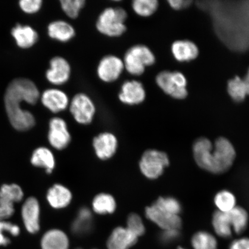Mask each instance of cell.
Returning a JSON list of instances; mask_svg holds the SVG:
<instances>
[{
  "label": "cell",
  "instance_id": "277c9868",
  "mask_svg": "<svg viewBox=\"0 0 249 249\" xmlns=\"http://www.w3.org/2000/svg\"><path fill=\"white\" fill-rule=\"evenodd\" d=\"M235 158V149L229 140L223 138L218 139L210 152V172H225L231 167Z\"/></svg>",
  "mask_w": 249,
  "mask_h": 249
},
{
  "label": "cell",
  "instance_id": "ffe728a7",
  "mask_svg": "<svg viewBox=\"0 0 249 249\" xmlns=\"http://www.w3.org/2000/svg\"><path fill=\"white\" fill-rule=\"evenodd\" d=\"M47 199L53 208L60 209L69 205L71 200V194L65 186L55 185L49 190Z\"/></svg>",
  "mask_w": 249,
  "mask_h": 249
},
{
  "label": "cell",
  "instance_id": "603a6c76",
  "mask_svg": "<svg viewBox=\"0 0 249 249\" xmlns=\"http://www.w3.org/2000/svg\"><path fill=\"white\" fill-rule=\"evenodd\" d=\"M23 192L17 184L3 185L0 188V205L14 207V202L22 200Z\"/></svg>",
  "mask_w": 249,
  "mask_h": 249
},
{
  "label": "cell",
  "instance_id": "d590c367",
  "mask_svg": "<svg viewBox=\"0 0 249 249\" xmlns=\"http://www.w3.org/2000/svg\"><path fill=\"white\" fill-rule=\"evenodd\" d=\"M126 228L138 237L145 232V227L141 217L135 213L130 214L127 218Z\"/></svg>",
  "mask_w": 249,
  "mask_h": 249
},
{
  "label": "cell",
  "instance_id": "d6a6232c",
  "mask_svg": "<svg viewBox=\"0 0 249 249\" xmlns=\"http://www.w3.org/2000/svg\"><path fill=\"white\" fill-rule=\"evenodd\" d=\"M20 227L5 220L0 221V246L7 247L10 244V239L7 237L6 233L12 236H17L20 234Z\"/></svg>",
  "mask_w": 249,
  "mask_h": 249
},
{
  "label": "cell",
  "instance_id": "ab89813d",
  "mask_svg": "<svg viewBox=\"0 0 249 249\" xmlns=\"http://www.w3.org/2000/svg\"><path fill=\"white\" fill-rule=\"evenodd\" d=\"M170 7L176 10L185 9L189 7L192 1L190 0H169L168 1Z\"/></svg>",
  "mask_w": 249,
  "mask_h": 249
},
{
  "label": "cell",
  "instance_id": "5bb4252c",
  "mask_svg": "<svg viewBox=\"0 0 249 249\" xmlns=\"http://www.w3.org/2000/svg\"><path fill=\"white\" fill-rule=\"evenodd\" d=\"M47 32L50 38L62 43L71 42L76 35L73 25L64 20L52 21L47 28Z\"/></svg>",
  "mask_w": 249,
  "mask_h": 249
},
{
  "label": "cell",
  "instance_id": "ee69618b",
  "mask_svg": "<svg viewBox=\"0 0 249 249\" xmlns=\"http://www.w3.org/2000/svg\"><path fill=\"white\" fill-rule=\"evenodd\" d=\"M243 80H244L246 89H247V95H249V68L247 75H246L244 79H243Z\"/></svg>",
  "mask_w": 249,
  "mask_h": 249
},
{
  "label": "cell",
  "instance_id": "8fae6325",
  "mask_svg": "<svg viewBox=\"0 0 249 249\" xmlns=\"http://www.w3.org/2000/svg\"><path fill=\"white\" fill-rule=\"evenodd\" d=\"M146 217L163 230H178L182 225L179 215L168 213L154 203L146 208Z\"/></svg>",
  "mask_w": 249,
  "mask_h": 249
},
{
  "label": "cell",
  "instance_id": "2e32d148",
  "mask_svg": "<svg viewBox=\"0 0 249 249\" xmlns=\"http://www.w3.org/2000/svg\"><path fill=\"white\" fill-rule=\"evenodd\" d=\"M138 237L127 228L117 227L108 239V249H129L138 241Z\"/></svg>",
  "mask_w": 249,
  "mask_h": 249
},
{
  "label": "cell",
  "instance_id": "3957f363",
  "mask_svg": "<svg viewBox=\"0 0 249 249\" xmlns=\"http://www.w3.org/2000/svg\"><path fill=\"white\" fill-rule=\"evenodd\" d=\"M123 60L124 71L131 76H140L144 73L146 68L155 64L156 58L148 46L137 44L127 50Z\"/></svg>",
  "mask_w": 249,
  "mask_h": 249
},
{
  "label": "cell",
  "instance_id": "4316f807",
  "mask_svg": "<svg viewBox=\"0 0 249 249\" xmlns=\"http://www.w3.org/2000/svg\"><path fill=\"white\" fill-rule=\"evenodd\" d=\"M92 206L96 213L104 214L113 213L116 208V203L111 195L102 194L93 199Z\"/></svg>",
  "mask_w": 249,
  "mask_h": 249
},
{
  "label": "cell",
  "instance_id": "ba28073f",
  "mask_svg": "<svg viewBox=\"0 0 249 249\" xmlns=\"http://www.w3.org/2000/svg\"><path fill=\"white\" fill-rule=\"evenodd\" d=\"M71 67L67 58L56 55L49 62V67L45 73L48 82L55 87L66 85L71 79Z\"/></svg>",
  "mask_w": 249,
  "mask_h": 249
},
{
  "label": "cell",
  "instance_id": "30bf717a",
  "mask_svg": "<svg viewBox=\"0 0 249 249\" xmlns=\"http://www.w3.org/2000/svg\"><path fill=\"white\" fill-rule=\"evenodd\" d=\"M40 98L43 107L53 113H60L69 108L71 99L66 92L60 89H47Z\"/></svg>",
  "mask_w": 249,
  "mask_h": 249
},
{
  "label": "cell",
  "instance_id": "d6986e66",
  "mask_svg": "<svg viewBox=\"0 0 249 249\" xmlns=\"http://www.w3.org/2000/svg\"><path fill=\"white\" fill-rule=\"evenodd\" d=\"M69 245V239L61 230H49L41 239L42 249H68Z\"/></svg>",
  "mask_w": 249,
  "mask_h": 249
},
{
  "label": "cell",
  "instance_id": "ac0fdd59",
  "mask_svg": "<svg viewBox=\"0 0 249 249\" xmlns=\"http://www.w3.org/2000/svg\"><path fill=\"white\" fill-rule=\"evenodd\" d=\"M174 57L180 62L189 61L197 58L198 49L194 43L189 40H178L171 47Z\"/></svg>",
  "mask_w": 249,
  "mask_h": 249
},
{
  "label": "cell",
  "instance_id": "484cf974",
  "mask_svg": "<svg viewBox=\"0 0 249 249\" xmlns=\"http://www.w3.org/2000/svg\"><path fill=\"white\" fill-rule=\"evenodd\" d=\"M227 213L233 231L237 233L245 231L248 226V214L244 208L235 207Z\"/></svg>",
  "mask_w": 249,
  "mask_h": 249
},
{
  "label": "cell",
  "instance_id": "cb8c5ba5",
  "mask_svg": "<svg viewBox=\"0 0 249 249\" xmlns=\"http://www.w3.org/2000/svg\"><path fill=\"white\" fill-rule=\"evenodd\" d=\"M92 228V216L91 212L86 208L81 209L75 220L73 223L71 229L76 235L86 234Z\"/></svg>",
  "mask_w": 249,
  "mask_h": 249
},
{
  "label": "cell",
  "instance_id": "836d02e7",
  "mask_svg": "<svg viewBox=\"0 0 249 249\" xmlns=\"http://www.w3.org/2000/svg\"><path fill=\"white\" fill-rule=\"evenodd\" d=\"M156 83L164 92L170 96L178 88L173 82L171 72L169 71H163L159 73L156 77Z\"/></svg>",
  "mask_w": 249,
  "mask_h": 249
},
{
  "label": "cell",
  "instance_id": "7402d4cb",
  "mask_svg": "<svg viewBox=\"0 0 249 249\" xmlns=\"http://www.w3.org/2000/svg\"><path fill=\"white\" fill-rule=\"evenodd\" d=\"M31 162L34 166L44 168L48 173H51L55 166L53 155L49 149L45 147L37 148L34 152Z\"/></svg>",
  "mask_w": 249,
  "mask_h": 249
},
{
  "label": "cell",
  "instance_id": "f1b7e54d",
  "mask_svg": "<svg viewBox=\"0 0 249 249\" xmlns=\"http://www.w3.org/2000/svg\"><path fill=\"white\" fill-rule=\"evenodd\" d=\"M60 8L63 13L71 19L79 18L86 5V0H61Z\"/></svg>",
  "mask_w": 249,
  "mask_h": 249
},
{
  "label": "cell",
  "instance_id": "52a82bcc",
  "mask_svg": "<svg viewBox=\"0 0 249 249\" xmlns=\"http://www.w3.org/2000/svg\"><path fill=\"white\" fill-rule=\"evenodd\" d=\"M96 71V75L102 82H116L124 71L123 58L114 54L105 55L98 62Z\"/></svg>",
  "mask_w": 249,
  "mask_h": 249
},
{
  "label": "cell",
  "instance_id": "83f0119b",
  "mask_svg": "<svg viewBox=\"0 0 249 249\" xmlns=\"http://www.w3.org/2000/svg\"><path fill=\"white\" fill-rule=\"evenodd\" d=\"M158 6L157 0H133L131 4L134 13L142 18H148L154 15Z\"/></svg>",
  "mask_w": 249,
  "mask_h": 249
},
{
  "label": "cell",
  "instance_id": "44dd1931",
  "mask_svg": "<svg viewBox=\"0 0 249 249\" xmlns=\"http://www.w3.org/2000/svg\"><path fill=\"white\" fill-rule=\"evenodd\" d=\"M213 145L209 140L200 138L194 145V154L196 163L202 169L209 171V155Z\"/></svg>",
  "mask_w": 249,
  "mask_h": 249
},
{
  "label": "cell",
  "instance_id": "7a4b0ae2",
  "mask_svg": "<svg viewBox=\"0 0 249 249\" xmlns=\"http://www.w3.org/2000/svg\"><path fill=\"white\" fill-rule=\"evenodd\" d=\"M128 18L125 9L107 7L98 15L95 23L96 30L108 38H119L126 32V20Z\"/></svg>",
  "mask_w": 249,
  "mask_h": 249
},
{
  "label": "cell",
  "instance_id": "b9f144b4",
  "mask_svg": "<svg viewBox=\"0 0 249 249\" xmlns=\"http://www.w3.org/2000/svg\"><path fill=\"white\" fill-rule=\"evenodd\" d=\"M14 207L0 205V221L5 220L13 215Z\"/></svg>",
  "mask_w": 249,
  "mask_h": 249
},
{
  "label": "cell",
  "instance_id": "4fadbf2b",
  "mask_svg": "<svg viewBox=\"0 0 249 249\" xmlns=\"http://www.w3.org/2000/svg\"><path fill=\"white\" fill-rule=\"evenodd\" d=\"M40 207L38 200L31 197L27 198L21 209V216L28 232L36 233L39 231Z\"/></svg>",
  "mask_w": 249,
  "mask_h": 249
},
{
  "label": "cell",
  "instance_id": "9a60e30c",
  "mask_svg": "<svg viewBox=\"0 0 249 249\" xmlns=\"http://www.w3.org/2000/svg\"><path fill=\"white\" fill-rule=\"evenodd\" d=\"M93 145L98 158L107 160L113 157L116 151L117 140L113 133H102L93 139Z\"/></svg>",
  "mask_w": 249,
  "mask_h": 249
},
{
  "label": "cell",
  "instance_id": "f6af8a7d",
  "mask_svg": "<svg viewBox=\"0 0 249 249\" xmlns=\"http://www.w3.org/2000/svg\"><path fill=\"white\" fill-rule=\"evenodd\" d=\"M183 249V248H180V247H179L178 249Z\"/></svg>",
  "mask_w": 249,
  "mask_h": 249
},
{
  "label": "cell",
  "instance_id": "4dcf8cb0",
  "mask_svg": "<svg viewBox=\"0 0 249 249\" xmlns=\"http://www.w3.org/2000/svg\"><path fill=\"white\" fill-rule=\"evenodd\" d=\"M227 91L230 96L235 102L244 101L248 95L244 80L238 76L229 81L227 85Z\"/></svg>",
  "mask_w": 249,
  "mask_h": 249
},
{
  "label": "cell",
  "instance_id": "5b68a950",
  "mask_svg": "<svg viewBox=\"0 0 249 249\" xmlns=\"http://www.w3.org/2000/svg\"><path fill=\"white\" fill-rule=\"evenodd\" d=\"M69 110L76 122L81 124H91L96 113V106L92 98L86 92L76 93L71 99Z\"/></svg>",
  "mask_w": 249,
  "mask_h": 249
},
{
  "label": "cell",
  "instance_id": "1f68e13d",
  "mask_svg": "<svg viewBox=\"0 0 249 249\" xmlns=\"http://www.w3.org/2000/svg\"><path fill=\"white\" fill-rule=\"evenodd\" d=\"M214 201L219 211L222 213H229L236 207L235 196L231 192L227 191H222L218 193L214 197Z\"/></svg>",
  "mask_w": 249,
  "mask_h": 249
},
{
  "label": "cell",
  "instance_id": "f35d334b",
  "mask_svg": "<svg viewBox=\"0 0 249 249\" xmlns=\"http://www.w3.org/2000/svg\"><path fill=\"white\" fill-rule=\"evenodd\" d=\"M171 79L174 85L177 87L186 88L187 81L184 75L178 71L171 72Z\"/></svg>",
  "mask_w": 249,
  "mask_h": 249
},
{
  "label": "cell",
  "instance_id": "d4e9b609",
  "mask_svg": "<svg viewBox=\"0 0 249 249\" xmlns=\"http://www.w3.org/2000/svg\"><path fill=\"white\" fill-rule=\"evenodd\" d=\"M213 225L214 231L221 237L229 238L232 234V227L228 214L217 211L214 213Z\"/></svg>",
  "mask_w": 249,
  "mask_h": 249
},
{
  "label": "cell",
  "instance_id": "8d00e7d4",
  "mask_svg": "<svg viewBox=\"0 0 249 249\" xmlns=\"http://www.w3.org/2000/svg\"><path fill=\"white\" fill-rule=\"evenodd\" d=\"M43 5L42 0H21L19 6L22 11L29 14H36L41 9Z\"/></svg>",
  "mask_w": 249,
  "mask_h": 249
},
{
  "label": "cell",
  "instance_id": "e575fe53",
  "mask_svg": "<svg viewBox=\"0 0 249 249\" xmlns=\"http://www.w3.org/2000/svg\"><path fill=\"white\" fill-rule=\"evenodd\" d=\"M154 204L161 209L176 215H179L181 211L179 202L173 197H160Z\"/></svg>",
  "mask_w": 249,
  "mask_h": 249
},
{
  "label": "cell",
  "instance_id": "8992f818",
  "mask_svg": "<svg viewBox=\"0 0 249 249\" xmlns=\"http://www.w3.org/2000/svg\"><path fill=\"white\" fill-rule=\"evenodd\" d=\"M169 164V158L164 152L149 149L143 154L140 168L147 178L156 179L162 174Z\"/></svg>",
  "mask_w": 249,
  "mask_h": 249
},
{
  "label": "cell",
  "instance_id": "f546056e",
  "mask_svg": "<svg viewBox=\"0 0 249 249\" xmlns=\"http://www.w3.org/2000/svg\"><path fill=\"white\" fill-rule=\"evenodd\" d=\"M192 245L194 249H217L216 239L206 231L198 232L193 236Z\"/></svg>",
  "mask_w": 249,
  "mask_h": 249
},
{
  "label": "cell",
  "instance_id": "60d3db41",
  "mask_svg": "<svg viewBox=\"0 0 249 249\" xmlns=\"http://www.w3.org/2000/svg\"><path fill=\"white\" fill-rule=\"evenodd\" d=\"M230 249H249V239L243 238L232 242Z\"/></svg>",
  "mask_w": 249,
  "mask_h": 249
},
{
  "label": "cell",
  "instance_id": "bcb514c9",
  "mask_svg": "<svg viewBox=\"0 0 249 249\" xmlns=\"http://www.w3.org/2000/svg\"></svg>",
  "mask_w": 249,
  "mask_h": 249
},
{
  "label": "cell",
  "instance_id": "7c38bea8",
  "mask_svg": "<svg viewBox=\"0 0 249 249\" xmlns=\"http://www.w3.org/2000/svg\"><path fill=\"white\" fill-rule=\"evenodd\" d=\"M48 139L50 144L57 149H64L70 144L71 135L63 118L55 117L50 120Z\"/></svg>",
  "mask_w": 249,
  "mask_h": 249
},
{
  "label": "cell",
  "instance_id": "6da1fadb",
  "mask_svg": "<svg viewBox=\"0 0 249 249\" xmlns=\"http://www.w3.org/2000/svg\"><path fill=\"white\" fill-rule=\"evenodd\" d=\"M40 98L38 87L28 79H15L9 83L5 93L6 112L10 123L18 131H26L35 126L36 119L29 111L21 108V103L34 105Z\"/></svg>",
  "mask_w": 249,
  "mask_h": 249
},
{
  "label": "cell",
  "instance_id": "e0dca14e",
  "mask_svg": "<svg viewBox=\"0 0 249 249\" xmlns=\"http://www.w3.org/2000/svg\"><path fill=\"white\" fill-rule=\"evenodd\" d=\"M12 35L18 47L22 49H29L38 42V33L29 26L18 24L11 31Z\"/></svg>",
  "mask_w": 249,
  "mask_h": 249
},
{
  "label": "cell",
  "instance_id": "74e56055",
  "mask_svg": "<svg viewBox=\"0 0 249 249\" xmlns=\"http://www.w3.org/2000/svg\"><path fill=\"white\" fill-rule=\"evenodd\" d=\"M179 235V232L178 230H164L161 233V239L165 243H170L176 240Z\"/></svg>",
  "mask_w": 249,
  "mask_h": 249
},
{
  "label": "cell",
  "instance_id": "9c48e42d",
  "mask_svg": "<svg viewBox=\"0 0 249 249\" xmlns=\"http://www.w3.org/2000/svg\"><path fill=\"white\" fill-rule=\"evenodd\" d=\"M146 91L142 82L137 80L124 81L118 93L121 104L134 107L142 104L145 100Z\"/></svg>",
  "mask_w": 249,
  "mask_h": 249
},
{
  "label": "cell",
  "instance_id": "7bdbcfd3",
  "mask_svg": "<svg viewBox=\"0 0 249 249\" xmlns=\"http://www.w3.org/2000/svg\"><path fill=\"white\" fill-rule=\"evenodd\" d=\"M187 95H188V91H187L186 88L178 87L171 96L175 99H182L185 98Z\"/></svg>",
  "mask_w": 249,
  "mask_h": 249
}]
</instances>
